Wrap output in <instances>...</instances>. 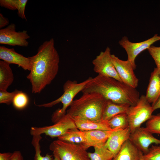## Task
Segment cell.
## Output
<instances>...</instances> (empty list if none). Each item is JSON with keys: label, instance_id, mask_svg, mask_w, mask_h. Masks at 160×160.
Returning <instances> with one entry per match:
<instances>
[{"label": "cell", "instance_id": "cell-22", "mask_svg": "<svg viewBox=\"0 0 160 160\" xmlns=\"http://www.w3.org/2000/svg\"><path fill=\"white\" fill-rule=\"evenodd\" d=\"M28 1V0H0V5L9 10H17L18 16L26 20L25 10Z\"/></svg>", "mask_w": 160, "mask_h": 160}, {"label": "cell", "instance_id": "cell-24", "mask_svg": "<svg viewBox=\"0 0 160 160\" xmlns=\"http://www.w3.org/2000/svg\"><path fill=\"white\" fill-rule=\"evenodd\" d=\"M112 129H124L129 127L126 113L119 114L115 116L106 123Z\"/></svg>", "mask_w": 160, "mask_h": 160}, {"label": "cell", "instance_id": "cell-25", "mask_svg": "<svg viewBox=\"0 0 160 160\" xmlns=\"http://www.w3.org/2000/svg\"><path fill=\"white\" fill-rule=\"evenodd\" d=\"M32 136L31 143L35 151L34 160H53V156L49 153H47L44 156L41 155L40 144V141L42 138L41 135H35Z\"/></svg>", "mask_w": 160, "mask_h": 160}, {"label": "cell", "instance_id": "cell-9", "mask_svg": "<svg viewBox=\"0 0 160 160\" xmlns=\"http://www.w3.org/2000/svg\"><path fill=\"white\" fill-rule=\"evenodd\" d=\"M110 48L107 47L93 60L94 71L98 75L113 78L122 81L112 62Z\"/></svg>", "mask_w": 160, "mask_h": 160}, {"label": "cell", "instance_id": "cell-30", "mask_svg": "<svg viewBox=\"0 0 160 160\" xmlns=\"http://www.w3.org/2000/svg\"><path fill=\"white\" fill-rule=\"evenodd\" d=\"M156 66V68L160 71V46L151 45L148 49Z\"/></svg>", "mask_w": 160, "mask_h": 160}, {"label": "cell", "instance_id": "cell-6", "mask_svg": "<svg viewBox=\"0 0 160 160\" xmlns=\"http://www.w3.org/2000/svg\"><path fill=\"white\" fill-rule=\"evenodd\" d=\"M49 148L57 150L61 160H90L87 150L80 144L57 139L52 142Z\"/></svg>", "mask_w": 160, "mask_h": 160}, {"label": "cell", "instance_id": "cell-14", "mask_svg": "<svg viewBox=\"0 0 160 160\" xmlns=\"http://www.w3.org/2000/svg\"><path fill=\"white\" fill-rule=\"evenodd\" d=\"M131 133L129 127L114 130L104 145V147L116 156L123 144L129 138Z\"/></svg>", "mask_w": 160, "mask_h": 160}, {"label": "cell", "instance_id": "cell-35", "mask_svg": "<svg viewBox=\"0 0 160 160\" xmlns=\"http://www.w3.org/2000/svg\"><path fill=\"white\" fill-rule=\"evenodd\" d=\"M152 106L154 111L160 108V96L154 103L152 104Z\"/></svg>", "mask_w": 160, "mask_h": 160}, {"label": "cell", "instance_id": "cell-32", "mask_svg": "<svg viewBox=\"0 0 160 160\" xmlns=\"http://www.w3.org/2000/svg\"><path fill=\"white\" fill-rule=\"evenodd\" d=\"M9 20L0 13V28L1 29L9 24Z\"/></svg>", "mask_w": 160, "mask_h": 160}, {"label": "cell", "instance_id": "cell-13", "mask_svg": "<svg viewBox=\"0 0 160 160\" xmlns=\"http://www.w3.org/2000/svg\"><path fill=\"white\" fill-rule=\"evenodd\" d=\"M0 59L9 64L17 65L25 70L30 71V70L29 57H25L17 53L13 48H9L4 46H0Z\"/></svg>", "mask_w": 160, "mask_h": 160}, {"label": "cell", "instance_id": "cell-8", "mask_svg": "<svg viewBox=\"0 0 160 160\" xmlns=\"http://www.w3.org/2000/svg\"><path fill=\"white\" fill-rule=\"evenodd\" d=\"M160 40V36L155 34L152 37L141 42L134 43L130 41L128 37L124 36L119 41V44L126 51L127 60L132 65L134 70L136 68L135 60L136 57L142 52L148 49L156 42Z\"/></svg>", "mask_w": 160, "mask_h": 160}, {"label": "cell", "instance_id": "cell-15", "mask_svg": "<svg viewBox=\"0 0 160 160\" xmlns=\"http://www.w3.org/2000/svg\"><path fill=\"white\" fill-rule=\"evenodd\" d=\"M118 129H119L109 130H97L84 131L86 142L82 145L86 150L90 147H94L104 145L113 132Z\"/></svg>", "mask_w": 160, "mask_h": 160}, {"label": "cell", "instance_id": "cell-29", "mask_svg": "<svg viewBox=\"0 0 160 160\" xmlns=\"http://www.w3.org/2000/svg\"><path fill=\"white\" fill-rule=\"evenodd\" d=\"M19 90L15 89L12 92L7 91H0V103L9 105L11 104L14 97Z\"/></svg>", "mask_w": 160, "mask_h": 160}, {"label": "cell", "instance_id": "cell-17", "mask_svg": "<svg viewBox=\"0 0 160 160\" xmlns=\"http://www.w3.org/2000/svg\"><path fill=\"white\" fill-rule=\"evenodd\" d=\"M143 153L129 139L123 144L112 160H140Z\"/></svg>", "mask_w": 160, "mask_h": 160}, {"label": "cell", "instance_id": "cell-33", "mask_svg": "<svg viewBox=\"0 0 160 160\" xmlns=\"http://www.w3.org/2000/svg\"><path fill=\"white\" fill-rule=\"evenodd\" d=\"M12 153L9 152L0 153V160H11Z\"/></svg>", "mask_w": 160, "mask_h": 160}, {"label": "cell", "instance_id": "cell-11", "mask_svg": "<svg viewBox=\"0 0 160 160\" xmlns=\"http://www.w3.org/2000/svg\"><path fill=\"white\" fill-rule=\"evenodd\" d=\"M112 62L122 82L129 86L136 88L138 85V79L136 76L131 63L124 60L114 55H111Z\"/></svg>", "mask_w": 160, "mask_h": 160}, {"label": "cell", "instance_id": "cell-27", "mask_svg": "<svg viewBox=\"0 0 160 160\" xmlns=\"http://www.w3.org/2000/svg\"><path fill=\"white\" fill-rule=\"evenodd\" d=\"M145 128L152 134L160 135V113L152 115L147 121Z\"/></svg>", "mask_w": 160, "mask_h": 160}, {"label": "cell", "instance_id": "cell-28", "mask_svg": "<svg viewBox=\"0 0 160 160\" xmlns=\"http://www.w3.org/2000/svg\"><path fill=\"white\" fill-rule=\"evenodd\" d=\"M144 160H160V145H152L148 152L141 156Z\"/></svg>", "mask_w": 160, "mask_h": 160}, {"label": "cell", "instance_id": "cell-2", "mask_svg": "<svg viewBox=\"0 0 160 160\" xmlns=\"http://www.w3.org/2000/svg\"><path fill=\"white\" fill-rule=\"evenodd\" d=\"M81 92L98 93L107 100L130 106L135 105L140 97L136 88L113 78L98 75L92 78Z\"/></svg>", "mask_w": 160, "mask_h": 160}, {"label": "cell", "instance_id": "cell-31", "mask_svg": "<svg viewBox=\"0 0 160 160\" xmlns=\"http://www.w3.org/2000/svg\"><path fill=\"white\" fill-rule=\"evenodd\" d=\"M11 160H23V158L20 151H15L12 153Z\"/></svg>", "mask_w": 160, "mask_h": 160}, {"label": "cell", "instance_id": "cell-23", "mask_svg": "<svg viewBox=\"0 0 160 160\" xmlns=\"http://www.w3.org/2000/svg\"><path fill=\"white\" fill-rule=\"evenodd\" d=\"M94 148V152H88L90 160H112L113 159L112 153L104 145L96 146Z\"/></svg>", "mask_w": 160, "mask_h": 160}, {"label": "cell", "instance_id": "cell-20", "mask_svg": "<svg viewBox=\"0 0 160 160\" xmlns=\"http://www.w3.org/2000/svg\"><path fill=\"white\" fill-rule=\"evenodd\" d=\"M58 139L82 145L86 142L84 131L79 130L77 128L68 129L64 134L58 137Z\"/></svg>", "mask_w": 160, "mask_h": 160}, {"label": "cell", "instance_id": "cell-4", "mask_svg": "<svg viewBox=\"0 0 160 160\" xmlns=\"http://www.w3.org/2000/svg\"><path fill=\"white\" fill-rule=\"evenodd\" d=\"M92 78V77H90L80 83H78L76 81L68 80L64 84L63 93L59 98L49 103L36 105L39 107L50 108L61 103L63 104L62 107L57 110L52 116V121L55 123L66 114L67 109L70 106L75 97L82 91Z\"/></svg>", "mask_w": 160, "mask_h": 160}, {"label": "cell", "instance_id": "cell-21", "mask_svg": "<svg viewBox=\"0 0 160 160\" xmlns=\"http://www.w3.org/2000/svg\"><path fill=\"white\" fill-rule=\"evenodd\" d=\"M77 128L82 131L93 130H111L106 123L96 122L84 119L74 120Z\"/></svg>", "mask_w": 160, "mask_h": 160}, {"label": "cell", "instance_id": "cell-18", "mask_svg": "<svg viewBox=\"0 0 160 160\" xmlns=\"http://www.w3.org/2000/svg\"><path fill=\"white\" fill-rule=\"evenodd\" d=\"M130 106L128 104L116 103L108 100L103 111L101 122L106 123L116 115L126 113Z\"/></svg>", "mask_w": 160, "mask_h": 160}, {"label": "cell", "instance_id": "cell-7", "mask_svg": "<svg viewBox=\"0 0 160 160\" xmlns=\"http://www.w3.org/2000/svg\"><path fill=\"white\" fill-rule=\"evenodd\" d=\"M77 128L74 121L66 113L52 125L41 127H31L30 133L32 136L44 134L53 138L64 134L68 129Z\"/></svg>", "mask_w": 160, "mask_h": 160}, {"label": "cell", "instance_id": "cell-16", "mask_svg": "<svg viewBox=\"0 0 160 160\" xmlns=\"http://www.w3.org/2000/svg\"><path fill=\"white\" fill-rule=\"evenodd\" d=\"M145 96L148 101L152 104L160 96V71L156 68L151 73Z\"/></svg>", "mask_w": 160, "mask_h": 160}, {"label": "cell", "instance_id": "cell-12", "mask_svg": "<svg viewBox=\"0 0 160 160\" xmlns=\"http://www.w3.org/2000/svg\"><path fill=\"white\" fill-rule=\"evenodd\" d=\"M129 139L144 154L148 152L152 144L160 145V139L155 137L145 127H140L135 130L131 133Z\"/></svg>", "mask_w": 160, "mask_h": 160}, {"label": "cell", "instance_id": "cell-26", "mask_svg": "<svg viewBox=\"0 0 160 160\" xmlns=\"http://www.w3.org/2000/svg\"><path fill=\"white\" fill-rule=\"evenodd\" d=\"M29 99L27 95L21 91H18L15 96L12 103L14 107L18 110L25 108L28 105Z\"/></svg>", "mask_w": 160, "mask_h": 160}, {"label": "cell", "instance_id": "cell-10", "mask_svg": "<svg viewBox=\"0 0 160 160\" xmlns=\"http://www.w3.org/2000/svg\"><path fill=\"white\" fill-rule=\"evenodd\" d=\"M16 25L11 23L7 27L0 30V44L15 46L27 47V39L30 36L25 30L17 32Z\"/></svg>", "mask_w": 160, "mask_h": 160}, {"label": "cell", "instance_id": "cell-36", "mask_svg": "<svg viewBox=\"0 0 160 160\" xmlns=\"http://www.w3.org/2000/svg\"><path fill=\"white\" fill-rule=\"evenodd\" d=\"M142 155H141V157H140V160H144L142 158V157H141V156H142Z\"/></svg>", "mask_w": 160, "mask_h": 160}, {"label": "cell", "instance_id": "cell-19", "mask_svg": "<svg viewBox=\"0 0 160 160\" xmlns=\"http://www.w3.org/2000/svg\"><path fill=\"white\" fill-rule=\"evenodd\" d=\"M9 65L0 61V91H7L13 81L14 74Z\"/></svg>", "mask_w": 160, "mask_h": 160}, {"label": "cell", "instance_id": "cell-3", "mask_svg": "<svg viewBox=\"0 0 160 160\" xmlns=\"http://www.w3.org/2000/svg\"><path fill=\"white\" fill-rule=\"evenodd\" d=\"M107 101L98 93H83L79 98L73 100L66 113L73 120L84 119L101 122Z\"/></svg>", "mask_w": 160, "mask_h": 160}, {"label": "cell", "instance_id": "cell-1", "mask_svg": "<svg viewBox=\"0 0 160 160\" xmlns=\"http://www.w3.org/2000/svg\"><path fill=\"white\" fill-rule=\"evenodd\" d=\"M29 57L31 69L27 78L31 84L32 93H39L51 83L58 73L60 58L54 39L44 41L37 53Z\"/></svg>", "mask_w": 160, "mask_h": 160}, {"label": "cell", "instance_id": "cell-5", "mask_svg": "<svg viewBox=\"0 0 160 160\" xmlns=\"http://www.w3.org/2000/svg\"><path fill=\"white\" fill-rule=\"evenodd\" d=\"M154 111L152 105L144 95L140 97L135 105L130 106L126 114L131 133L148 120Z\"/></svg>", "mask_w": 160, "mask_h": 160}, {"label": "cell", "instance_id": "cell-34", "mask_svg": "<svg viewBox=\"0 0 160 160\" xmlns=\"http://www.w3.org/2000/svg\"><path fill=\"white\" fill-rule=\"evenodd\" d=\"M49 149L52 151L53 153V156L54 157L53 160H61L60 159L57 150L55 148H49Z\"/></svg>", "mask_w": 160, "mask_h": 160}]
</instances>
